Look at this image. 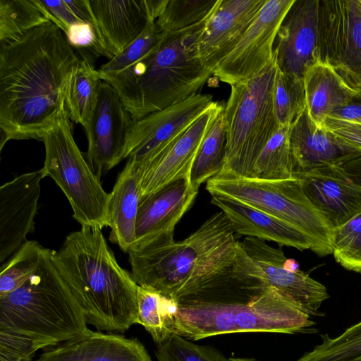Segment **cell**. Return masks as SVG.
Instances as JSON below:
<instances>
[{"label":"cell","instance_id":"836d02e7","mask_svg":"<svg viewBox=\"0 0 361 361\" xmlns=\"http://www.w3.org/2000/svg\"><path fill=\"white\" fill-rule=\"evenodd\" d=\"M320 337L322 342L297 361H361V321L338 336Z\"/></svg>","mask_w":361,"mask_h":361},{"label":"cell","instance_id":"7402d4cb","mask_svg":"<svg viewBox=\"0 0 361 361\" xmlns=\"http://www.w3.org/2000/svg\"><path fill=\"white\" fill-rule=\"evenodd\" d=\"M43 350L36 361H152L137 339L92 330Z\"/></svg>","mask_w":361,"mask_h":361},{"label":"cell","instance_id":"4316f807","mask_svg":"<svg viewBox=\"0 0 361 361\" xmlns=\"http://www.w3.org/2000/svg\"><path fill=\"white\" fill-rule=\"evenodd\" d=\"M102 82L90 57H81L70 82L66 106L71 120L85 128L95 108Z\"/></svg>","mask_w":361,"mask_h":361},{"label":"cell","instance_id":"9c48e42d","mask_svg":"<svg viewBox=\"0 0 361 361\" xmlns=\"http://www.w3.org/2000/svg\"><path fill=\"white\" fill-rule=\"evenodd\" d=\"M66 108L41 140L45 148L43 169L59 186L81 225L102 230L107 226L110 193L78 147Z\"/></svg>","mask_w":361,"mask_h":361},{"label":"cell","instance_id":"ab89813d","mask_svg":"<svg viewBox=\"0 0 361 361\" xmlns=\"http://www.w3.org/2000/svg\"><path fill=\"white\" fill-rule=\"evenodd\" d=\"M41 1L49 14L50 21L58 26L64 34L71 27L85 23L74 14L65 0Z\"/></svg>","mask_w":361,"mask_h":361},{"label":"cell","instance_id":"8d00e7d4","mask_svg":"<svg viewBox=\"0 0 361 361\" xmlns=\"http://www.w3.org/2000/svg\"><path fill=\"white\" fill-rule=\"evenodd\" d=\"M158 361H228L218 350L195 344L177 334L157 345Z\"/></svg>","mask_w":361,"mask_h":361},{"label":"cell","instance_id":"cb8c5ba5","mask_svg":"<svg viewBox=\"0 0 361 361\" xmlns=\"http://www.w3.org/2000/svg\"><path fill=\"white\" fill-rule=\"evenodd\" d=\"M211 202L224 212L235 233L300 251L312 248L310 239L302 231L278 217L225 195H212Z\"/></svg>","mask_w":361,"mask_h":361},{"label":"cell","instance_id":"83f0119b","mask_svg":"<svg viewBox=\"0 0 361 361\" xmlns=\"http://www.w3.org/2000/svg\"><path fill=\"white\" fill-rule=\"evenodd\" d=\"M137 317L141 324L157 345L175 334L176 302L158 291L138 286L137 291Z\"/></svg>","mask_w":361,"mask_h":361},{"label":"cell","instance_id":"b9f144b4","mask_svg":"<svg viewBox=\"0 0 361 361\" xmlns=\"http://www.w3.org/2000/svg\"><path fill=\"white\" fill-rule=\"evenodd\" d=\"M329 117L361 123V90L347 104L334 110Z\"/></svg>","mask_w":361,"mask_h":361},{"label":"cell","instance_id":"d4e9b609","mask_svg":"<svg viewBox=\"0 0 361 361\" xmlns=\"http://www.w3.org/2000/svg\"><path fill=\"white\" fill-rule=\"evenodd\" d=\"M139 175L132 160L128 159L114 185L108 203L107 226L109 239L125 252L135 242V226L140 200Z\"/></svg>","mask_w":361,"mask_h":361},{"label":"cell","instance_id":"484cf974","mask_svg":"<svg viewBox=\"0 0 361 361\" xmlns=\"http://www.w3.org/2000/svg\"><path fill=\"white\" fill-rule=\"evenodd\" d=\"M306 108L312 120L322 127L325 119L357 93L328 63L318 61L303 78Z\"/></svg>","mask_w":361,"mask_h":361},{"label":"cell","instance_id":"f546056e","mask_svg":"<svg viewBox=\"0 0 361 361\" xmlns=\"http://www.w3.org/2000/svg\"><path fill=\"white\" fill-rule=\"evenodd\" d=\"M223 111L216 117L203 138L192 164L190 180L197 190L205 181L216 176L224 166L226 137Z\"/></svg>","mask_w":361,"mask_h":361},{"label":"cell","instance_id":"4fadbf2b","mask_svg":"<svg viewBox=\"0 0 361 361\" xmlns=\"http://www.w3.org/2000/svg\"><path fill=\"white\" fill-rule=\"evenodd\" d=\"M133 122L118 92L102 81L95 108L84 128L87 161L100 180L123 159L126 137Z\"/></svg>","mask_w":361,"mask_h":361},{"label":"cell","instance_id":"f35d334b","mask_svg":"<svg viewBox=\"0 0 361 361\" xmlns=\"http://www.w3.org/2000/svg\"><path fill=\"white\" fill-rule=\"evenodd\" d=\"M47 345L25 336L0 329V361H32Z\"/></svg>","mask_w":361,"mask_h":361},{"label":"cell","instance_id":"1f68e13d","mask_svg":"<svg viewBox=\"0 0 361 361\" xmlns=\"http://www.w3.org/2000/svg\"><path fill=\"white\" fill-rule=\"evenodd\" d=\"M220 0H164L156 23L164 32L183 30L208 18Z\"/></svg>","mask_w":361,"mask_h":361},{"label":"cell","instance_id":"5bb4252c","mask_svg":"<svg viewBox=\"0 0 361 361\" xmlns=\"http://www.w3.org/2000/svg\"><path fill=\"white\" fill-rule=\"evenodd\" d=\"M320 0H295L276 37L273 59L284 73L302 78L319 61Z\"/></svg>","mask_w":361,"mask_h":361},{"label":"cell","instance_id":"e0dca14e","mask_svg":"<svg viewBox=\"0 0 361 361\" xmlns=\"http://www.w3.org/2000/svg\"><path fill=\"white\" fill-rule=\"evenodd\" d=\"M164 0H87L95 23L99 54H120L157 19Z\"/></svg>","mask_w":361,"mask_h":361},{"label":"cell","instance_id":"ee69618b","mask_svg":"<svg viewBox=\"0 0 361 361\" xmlns=\"http://www.w3.org/2000/svg\"><path fill=\"white\" fill-rule=\"evenodd\" d=\"M228 361H257L252 358L245 357H231L228 359Z\"/></svg>","mask_w":361,"mask_h":361},{"label":"cell","instance_id":"2e32d148","mask_svg":"<svg viewBox=\"0 0 361 361\" xmlns=\"http://www.w3.org/2000/svg\"><path fill=\"white\" fill-rule=\"evenodd\" d=\"M224 108L221 103L214 102L169 147L142 164H137L133 161L139 175L140 200L173 181L190 178L200 144Z\"/></svg>","mask_w":361,"mask_h":361},{"label":"cell","instance_id":"60d3db41","mask_svg":"<svg viewBox=\"0 0 361 361\" xmlns=\"http://www.w3.org/2000/svg\"><path fill=\"white\" fill-rule=\"evenodd\" d=\"M322 126L361 149V123L327 117Z\"/></svg>","mask_w":361,"mask_h":361},{"label":"cell","instance_id":"52a82bcc","mask_svg":"<svg viewBox=\"0 0 361 361\" xmlns=\"http://www.w3.org/2000/svg\"><path fill=\"white\" fill-rule=\"evenodd\" d=\"M276 72L273 59L257 75L231 85L223 111L224 166L218 174L250 178L259 153L279 128L273 103Z\"/></svg>","mask_w":361,"mask_h":361},{"label":"cell","instance_id":"ffe728a7","mask_svg":"<svg viewBox=\"0 0 361 361\" xmlns=\"http://www.w3.org/2000/svg\"><path fill=\"white\" fill-rule=\"evenodd\" d=\"M297 178L309 200L332 229L361 212V186L341 165L317 168Z\"/></svg>","mask_w":361,"mask_h":361},{"label":"cell","instance_id":"ba28073f","mask_svg":"<svg viewBox=\"0 0 361 361\" xmlns=\"http://www.w3.org/2000/svg\"><path fill=\"white\" fill-rule=\"evenodd\" d=\"M210 195L243 202L302 231L319 257L332 254L333 229L313 206L298 178L262 180L217 174L207 182Z\"/></svg>","mask_w":361,"mask_h":361},{"label":"cell","instance_id":"7a4b0ae2","mask_svg":"<svg viewBox=\"0 0 361 361\" xmlns=\"http://www.w3.org/2000/svg\"><path fill=\"white\" fill-rule=\"evenodd\" d=\"M173 233L159 235L128 251L135 283L173 299L198 294L235 279L238 241L223 212L176 242Z\"/></svg>","mask_w":361,"mask_h":361},{"label":"cell","instance_id":"d6986e66","mask_svg":"<svg viewBox=\"0 0 361 361\" xmlns=\"http://www.w3.org/2000/svg\"><path fill=\"white\" fill-rule=\"evenodd\" d=\"M289 146L294 178L312 169L340 166L361 156V149L324 127H319L307 108L290 125Z\"/></svg>","mask_w":361,"mask_h":361},{"label":"cell","instance_id":"e575fe53","mask_svg":"<svg viewBox=\"0 0 361 361\" xmlns=\"http://www.w3.org/2000/svg\"><path fill=\"white\" fill-rule=\"evenodd\" d=\"M273 103L279 126H290L306 108L302 78L282 73L277 68Z\"/></svg>","mask_w":361,"mask_h":361},{"label":"cell","instance_id":"277c9868","mask_svg":"<svg viewBox=\"0 0 361 361\" xmlns=\"http://www.w3.org/2000/svg\"><path fill=\"white\" fill-rule=\"evenodd\" d=\"M51 259L98 331L124 333L136 324L138 285L117 262L100 229L81 227L70 233Z\"/></svg>","mask_w":361,"mask_h":361},{"label":"cell","instance_id":"30bf717a","mask_svg":"<svg viewBox=\"0 0 361 361\" xmlns=\"http://www.w3.org/2000/svg\"><path fill=\"white\" fill-rule=\"evenodd\" d=\"M319 61L361 90V0H320Z\"/></svg>","mask_w":361,"mask_h":361},{"label":"cell","instance_id":"8992f818","mask_svg":"<svg viewBox=\"0 0 361 361\" xmlns=\"http://www.w3.org/2000/svg\"><path fill=\"white\" fill-rule=\"evenodd\" d=\"M81 307L44 248L37 271L20 288L0 298V329L47 347L82 336L90 329Z\"/></svg>","mask_w":361,"mask_h":361},{"label":"cell","instance_id":"4dcf8cb0","mask_svg":"<svg viewBox=\"0 0 361 361\" xmlns=\"http://www.w3.org/2000/svg\"><path fill=\"white\" fill-rule=\"evenodd\" d=\"M290 126H280L259 153L250 178L262 180L293 178L289 146Z\"/></svg>","mask_w":361,"mask_h":361},{"label":"cell","instance_id":"d6a6232c","mask_svg":"<svg viewBox=\"0 0 361 361\" xmlns=\"http://www.w3.org/2000/svg\"><path fill=\"white\" fill-rule=\"evenodd\" d=\"M44 248L35 240H27L1 265L0 298L20 288L37 271Z\"/></svg>","mask_w":361,"mask_h":361},{"label":"cell","instance_id":"8fae6325","mask_svg":"<svg viewBox=\"0 0 361 361\" xmlns=\"http://www.w3.org/2000/svg\"><path fill=\"white\" fill-rule=\"evenodd\" d=\"M295 0H266L238 42L212 74L230 85L259 74L272 60L279 27Z\"/></svg>","mask_w":361,"mask_h":361},{"label":"cell","instance_id":"7bdbcfd3","mask_svg":"<svg viewBox=\"0 0 361 361\" xmlns=\"http://www.w3.org/2000/svg\"><path fill=\"white\" fill-rule=\"evenodd\" d=\"M341 166L349 177L361 186V156Z\"/></svg>","mask_w":361,"mask_h":361},{"label":"cell","instance_id":"603a6c76","mask_svg":"<svg viewBox=\"0 0 361 361\" xmlns=\"http://www.w3.org/2000/svg\"><path fill=\"white\" fill-rule=\"evenodd\" d=\"M198 190L190 178L173 181L140 200L135 226V244L159 235L174 232V228L192 204Z\"/></svg>","mask_w":361,"mask_h":361},{"label":"cell","instance_id":"5b68a950","mask_svg":"<svg viewBox=\"0 0 361 361\" xmlns=\"http://www.w3.org/2000/svg\"><path fill=\"white\" fill-rule=\"evenodd\" d=\"M208 18L180 31L162 32L157 44L121 71L98 72L101 80L118 92L133 121L197 94L212 74L198 54Z\"/></svg>","mask_w":361,"mask_h":361},{"label":"cell","instance_id":"7c38bea8","mask_svg":"<svg viewBox=\"0 0 361 361\" xmlns=\"http://www.w3.org/2000/svg\"><path fill=\"white\" fill-rule=\"evenodd\" d=\"M212 95L197 93L161 111L134 121L123 159L142 164L171 145L213 104Z\"/></svg>","mask_w":361,"mask_h":361},{"label":"cell","instance_id":"f1b7e54d","mask_svg":"<svg viewBox=\"0 0 361 361\" xmlns=\"http://www.w3.org/2000/svg\"><path fill=\"white\" fill-rule=\"evenodd\" d=\"M50 22L41 0H0V44Z\"/></svg>","mask_w":361,"mask_h":361},{"label":"cell","instance_id":"6da1fadb","mask_svg":"<svg viewBox=\"0 0 361 361\" xmlns=\"http://www.w3.org/2000/svg\"><path fill=\"white\" fill-rule=\"evenodd\" d=\"M80 59L51 21L0 44L1 150L11 140H41L66 108Z\"/></svg>","mask_w":361,"mask_h":361},{"label":"cell","instance_id":"44dd1931","mask_svg":"<svg viewBox=\"0 0 361 361\" xmlns=\"http://www.w3.org/2000/svg\"><path fill=\"white\" fill-rule=\"evenodd\" d=\"M266 0H220L198 42L203 65L212 72L234 48Z\"/></svg>","mask_w":361,"mask_h":361},{"label":"cell","instance_id":"d590c367","mask_svg":"<svg viewBox=\"0 0 361 361\" xmlns=\"http://www.w3.org/2000/svg\"><path fill=\"white\" fill-rule=\"evenodd\" d=\"M332 254L343 268L361 274V212L333 229Z\"/></svg>","mask_w":361,"mask_h":361},{"label":"cell","instance_id":"ac0fdd59","mask_svg":"<svg viewBox=\"0 0 361 361\" xmlns=\"http://www.w3.org/2000/svg\"><path fill=\"white\" fill-rule=\"evenodd\" d=\"M43 168L21 174L0 187V263L11 257L35 231Z\"/></svg>","mask_w":361,"mask_h":361},{"label":"cell","instance_id":"3957f363","mask_svg":"<svg viewBox=\"0 0 361 361\" xmlns=\"http://www.w3.org/2000/svg\"><path fill=\"white\" fill-rule=\"evenodd\" d=\"M174 301L175 334L188 340L236 333L317 331L312 317L275 288L237 278Z\"/></svg>","mask_w":361,"mask_h":361},{"label":"cell","instance_id":"9a60e30c","mask_svg":"<svg viewBox=\"0 0 361 361\" xmlns=\"http://www.w3.org/2000/svg\"><path fill=\"white\" fill-rule=\"evenodd\" d=\"M240 245L259 268L265 283L273 287L304 312L312 317L324 315L319 308L329 298L327 288L305 272L291 271L281 248H275L267 241L245 237Z\"/></svg>","mask_w":361,"mask_h":361},{"label":"cell","instance_id":"74e56055","mask_svg":"<svg viewBox=\"0 0 361 361\" xmlns=\"http://www.w3.org/2000/svg\"><path fill=\"white\" fill-rule=\"evenodd\" d=\"M163 37L156 20H152L145 30L120 54L97 69L99 73L121 71L147 54Z\"/></svg>","mask_w":361,"mask_h":361}]
</instances>
